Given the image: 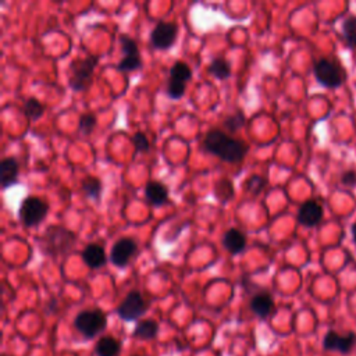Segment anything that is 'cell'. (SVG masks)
<instances>
[{
  "label": "cell",
  "mask_w": 356,
  "mask_h": 356,
  "mask_svg": "<svg viewBox=\"0 0 356 356\" xmlns=\"http://www.w3.org/2000/svg\"><path fill=\"white\" fill-rule=\"evenodd\" d=\"M203 148L209 153L225 162H240L247 153V146L244 142L228 137L220 130H212L208 133L203 141Z\"/></svg>",
  "instance_id": "6da1fadb"
},
{
  "label": "cell",
  "mask_w": 356,
  "mask_h": 356,
  "mask_svg": "<svg viewBox=\"0 0 356 356\" xmlns=\"http://www.w3.org/2000/svg\"><path fill=\"white\" fill-rule=\"evenodd\" d=\"M77 241L74 232L62 225H50L43 236L45 252L52 256L69 254Z\"/></svg>",
  "instance_id": "7a4b0ae2"
},
{
  "label": "cell",
  "mask_w": 356,
  "mask_h": 356,
  "mask_svg": "<svg viewBox=\"0 0 356 356\" xmlns=\"http://www.w3.org/2000/svg\"><path fill=\"white\" fill-rule=\"evenodd\" d=\"M313 73L320 85L329 89L338 88L346 78L345 70L330 58H320L313 66Z\"/></svg>",
  "instance_id": "3957f363"
},
{
  "label": "cell",
  "mask_w": 356,
  "mask_h": 356,
  "mask_svg": "<svg viewBox=\"0 0 356 356\" xmlns=\"http://www.w3.org/2000/svg\"><path fill=\"white\" fill-rule=\"evenodd\" d=\"M98 63L96 56L77 58L70 66V87L74 91H84L91 85L92 74Z\"/></svg>",
  "instance_id": "277c9868"
},
{
  "label": "cell",
  "mask_w": 356,
  "mask_h": 356,
  "mask_svg": "<svg viewBox=\"0 0 356 356\" xmlns=\"http://www.w3.org/2000/svg\"><path fill=\"white\" fill-rule=\"evenodd\" d=\"M74 326L85 338H93L106 329L107 318L100 309L84 311L77 315Z\"/></svg>",
  "instance_id": "5b68a950"
},
{
  "label": "cell",
  "mask_w": 356,
  "mask_h": 356,
  "mask_svg": "<svg viewBox=\"0 0 356 356\" xmlns=\"http://www.w3.org/2000/svg\"><path fill=\"white\" fill-rule=\"evenodd\" d=\"M47 203L38 197H28L23 201L19 209V217L27 227L39 224L47 214Z\"/></svg>",
  "instance_id": "8992f818"
},
{
  "label": "cell",
  "mask_w": 356,
  "mask_h": 356,
  "mask_svg": "<svg viewBox=\"0 0 356 356\" xmlns=\"http://www.w3.org/2000/svg\"><path fill=\"white\" fill-rule=\"evenodd\" d=\"M146 302L138 291H131L117 308V313L126 322H134L146 312Z\"/></svg>",
  "instance_id": "52a82bcc"
},
{
  "label": "cell",
  "mask_w": 356,
  "mask_h": 356,
  "mask_svg": "<svg viewBox=\"0 0 356 356\" xmlns=\"http://www.w3.org/2000/svg\"><path fill=\"white\" fill-rule=\"evenodd\" d=\"M120 41H122V47H123L124 57L122 58L120 62H118L117 69L122 70V71L138 70L142 66V60H141V56H140V50H138L137 42L131 36H129V35H122Z\"/></svg>",
  "instance_id": "ba28073f"
},
{
  "label": "cell",
  "mask_w": 356,
  "mask_h": 356,
  "mask_svg": "<svg viewBox=\"0 0 356 356\" xmlns=\"http://www.w3.org/2000/svg\"><path fill=\"white\" fill-rule=\"evenodd\" d=\"M355 346H356V334L353 331H349L345 335H341L337 331L330 330L326 333L323 340L324 351H334V352H340L341 355H349Z\"/></svg>",
  "instance_id": "9c48e42d"
},
{
  "label": "cell",
  "mask_w": 356,
  "mask_h": 356,
  "mask_svg": "<svg viewBox=\"0 0 356 356\" xmlns=\"http://www.w3.org/2000/svg\"><path fill=\"white\" fill-rule=\"evenodd\" d=\"M177 38V25L174 23L159 21L152 30L151 42L156 49H168Z\"/></svg>",
  "instance_id": "30bf717a"
},
{
  "label": "cell",
  "mask_w": 356,
  "mask_h": 356,
  "mask_svg": "<svg viewBox=\"0 0 356 356\" xmlns=\"http://www.w3.org/2000/svg\"><path fill=\"white\" fill-rule=\"evenodd\" d=\"M137 251V243L133 238L118 240L110 254V260L117 267H124Z\"/></svg>",
  "instance_id": "8fae6325"
},
{
  "label": "cell",
  "mask_w": 356,
  "mask_h": 356,
  "mask_svg": "<svg viewBox=\"0 0 356 356\" xmlns=\"http://www.w3.org/2000/svg\"><path fill=\"white\" fill-rule=\"evenodd\" d=\"M323 219V208L316 201L305 202L298 212V221L305 227H315Z\"/></svg>",
  "instance_id": "7c38bea8"
},
{
  "label": "cell",
  "mask_w": 356,
  "mask_h": 356,
  "mask_svg": "<svg viewBox=\"0 0 356 356\" xmlns=\"http://www.w3.org/2000/svg\"><path fill=\"white\" fill-rule=\"evenodd\" d=\"M223 247L232 255L241 254L247 247L245 235L236 228L228 230L223 236Z\"/></svg>",
  "instance_id": "4fadbf2b"
},
{
  "label": "cell",
  "mask_w": 356,
  "mask_h": 356,
  "mask_svg": "<svg viewBox=\"0 0 356 356\" xmlns=\"http://www.w3.org/2000/svg\"><path fill=\"white\" fill-rule=\"evenodd\" d=\"M19 175V163L13 157H8L0 163V184L6 190L17 183Z\"/></svg>",
  "instance_id": "5bb4252c"
},
{
  "label": "cell",
  "mask_w": 356,
  "mask_h": 356,
  "mask_svg": "<svg viewBox=\"0 0 356 356\" xmlns=\"http://www.w3.org/2000/svg\"><path fill=\"white\" fill-rule=\"evenodd\" d=\"M251 311L260 319H266L274 311V301L269 292L255 295L251 301Z\"/></svg>",
  "instance_id": "9a60e30c"
},
{
  "label": "cell",
  "mask_w": 356,
  "mask_h": 356,
  "mask_svg": "<svg viewBox=\"0 0 356 356\" xmlns=\"http://www.w3.org/2000/svg\"><path fill=\"white\" fill-rule=\"evenodd\" d=\"M82 260L91 269H99L106 263L104 248L99 244H89L82 251Z\"/></svg>",
  "instance_id": "2e32d148"
},
{
  "label": "cell",
  "mask_w": 356,
  "mask_h": 356,
  "mask_svg": "<svg viewBox=\"0 0 356 356\" xmlns=\"http://www.w3.org/2000/svg\"><path fill=\"white\" fill-rule=\"evenodd\" d=\"M145 194H146V199L156 206H160L163 203H166L167 198H168V191L167 188L157 181H151L146 184L145 188Z\"/></svg>",
  "instance_id": "e0dca14e"
},
{
  "label": "cell",
  "mask_w": 356,
  "mask_h": 356,
  "mask_svg": "<svg viewBox=\"0 0 356 356\" xmlns=\"http://www.w3.org/2000/svg\"><path fill=\"white\" fill-rule=\"evenodd\" d=\"M122 351V344L113 337H102L95 346L98 356H118Z\"/></svg>",
  "instance_id": "ac0fdd59"
},
{
  "label": "cell",
  "mask_w": 356,
  "mask_h": 356,
  "mask_svg": "<svg viewBox=\"0 0 356 356\" xmlns=\"http://www.w3.org/2000/svg\"><path fill=\"white\" fill-rule=\"evenodd\" d=\"M159 333V324L155 320H142L137 324L133 337L137 340H153Z\"/></svg>",
  "instance_id": "d6986e66"
},
{
  "label": "cell",
  "mask_w": 356,
  "mask_h": 356,
  "mask_svg": "<svg viewBox=\"0 0 356 356\" xmlns=\"http://www.w3.org/2000/svg\"><path fill=\"white\" fill-rule=\"evenodd\" d=\"M191 77H192V71L188 67V65H186L184 62H177L170 70V78L168 80L187 85V82L191 80Z\"/></svg>",
  "instance_id": "ffe728a7"
},
{
  "label": "cell",
  "mask_w": 356,
  "mask_h": 356,
  "mask_svg": "<svg viewBox=\"0 0 356 356\" xmlns=\"http://www.w3.org/2000/svg\"><path fill=\"white\" fill-rule=\"evenodd\" d=\"M342 36L346 45L352 49H356V16H349L342 23Z\"/></svg>",
  "instance_id": "44dd1931"
},
{
  "label": "cell",
  "mask_w": 356,
  "mask_h": 356,
  "mask_svg": "<svg viewBox=\"0 0 356 356\" xmlns=\"http://www.w3.org/2000/svg\"><path fill=\"white\" fill-rule=\"evenodd\" d=\"M209 71H210V74L213 77H216L219 80H225L231 74L230 65H228V62L225 60V58H223V57L214 58V60L210 65V67H209Z\"/></svg>",
  "instance_id": "7402d4cb"
},
{
  "label": "cell",
  "mask_w": 356,
  "mask_h": 356,
  "mask_svg": "<svg viewBox=\"0 0 356 356\" xmlns=\"http://www.w3.org/2000/svg\"><path fill=\"white\" fill-rule=\"evenodd\" d=\"M82 191L91 199H99L102 194V183L95 177H87L82 181Z\"/></svg>",
  "instance_id": "603a6c76"
},
{
  "label": "cell",
  "mask_w": 356,
  "mask_h": 356,
  "mask_svg": "<svg viewBox=\"0 0 356 356\" xmlns=\"http://www.w3.org/2000/svg\"><path fill=\"white\" fill-rule=\"evenodd\" d=\"M23 111H24V114H25L27 117L32 118V120H36V118L42 117V114H43V111H45V107H43V104H42L38 99L30 98L28 100H25L24 107H23Z\"/></svg>",
  "instance_id": "cb8c5ba5"
},
{
  "label": "cell",
  "mask_w": 356,
  "mask_h": 356,
  "mask_svg": "<svg viewBox=\"0 0 356 356\" xmlns=\"http://www.w3.org/2000/svg\"><path fill=\"white\" fill-rule=\"evenodd\" d=\"M95 127H96V117H95V114L87 113V114H82L80 117V123H78L80 134L89 135L93 131Z\"/></svg>",
  "instance_id": "d4e9b609"
},
{
  "label": "cell",
  "mask_w": 356,
  "mask_h": 356,
  "mask_svg": "<svg viewBox=\"0 0 356 356\" xmlns=\"http://www.w3.org/2000/svg\"><path fill=\"white\" fill-rule=\"evenodd\" d=\"M244 123H245V117H244V114L241 111L227 117V120L224 122L225 127H228L231 131L238 130L240 127L244 126Z\"/></svg>",
  "instance_id": "484cf974"
},
{
  "label": "cell",
  "mask_w": 356,
  "mask_h": 356,
  "mask_svg": "<svg viewBox=\"0 0 356 356\" xmlns=\"http://www.w3.org/2000/svg\"><path fill=\"white\" fill-rule=\"evenodd\" d=\"M133 144H134L137 152H148L149 151V140L142 133H138V134L134 135Z\"/></svg>",
  "instance_id": "4316f807"
},
{
  "label": "cell",
  "mask_w": 356,
  "mask_h": 356,
  "mask_svg": "<svg viewBox=\"0 0 356 356\" xmlns=\"http://www.w3.org/2000/svg\"><path fill=\"white\" fill-rule=\"evenodd\" d=\"M265 186H266L265 178H262V177H251L249 180L247 181V184H245V188H247V191H251V192H259Z\"/></svg>",
  "instance_id": "83f0119b"
},
{
  "label": "cell",
  "mask_w": 356,
  "mask_h": 356,
  "mask_svg": "<svg viewBox=\"0 0 356 356\" xmlns=\"http://www.w3.org/2000/svg\"><path fill=\"white\" fill-rule=\"evenodd\" d=\"M341 183L348 187V188H355L356 187V171L348 170L341 175Z\"/></svg>",
  "instance_id": "f1b7e54d"
},
{
  "label": "cell",
  "mask_w": 356,
  "mask_h": 356,
  "mask_svg": "<svg viewBox=\"0 0 356 356\" xmlns=\"http://www.w3.org/2000/svg\"><path fill=\"white\" fill-rule=\"evenodd\" d=\"M351 234H352V240H353V243L356 244V223H353V224L351 225Z\"/></svg>",
  "instance_id": "f546056e"
}]
</instances>
